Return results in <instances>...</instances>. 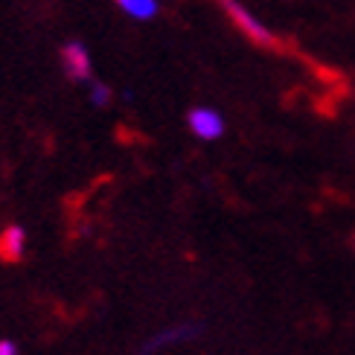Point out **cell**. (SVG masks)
<instances>
[{
    "mask_svg": "<svg viewBox=\"0 0 355 355\" xmlns=\"http://www.w3.org/2000/svg\"><path fill=\"white\" fill-rule=\"evenodd\" d=\"M187 125H189V131H192V135H196L198 140H207V143L218 140L221 135H225V128H227L225 116H221L216 108H210V105H196V108H189Z\"/></svg>",
    "mask_w": 355,
    "mask_h": 355,
    "instance_id": "3957f363",
    "label": "cell"
},
{
    "mask_svg": "<svg viewBox=\"0 0 355 355\" xmlns=\"http://www.w3.org/2000/svg\"><path fill=\"white\" fill-rule=\"evenodd\" d=\"M198 332H201L198 323H175V327H169V329H160L152 341H146L143 344V355H155L160 349H172L178 344H184V341H192Z\"/></svg>",
    "mask_w": 355,
    "mask_h": 355,
    "instance_id": "277c9868",
    "label": "cell"
},
{
    "mask_svg": "<svg viewBox=\"0 0 355 355\" xmlns=\"http://www.w3.org/2000/svg\"><path fill=\"white\" fill-rule=\"evenodd\" d=\"M24 250H26V233L18 225H12L0 233V259L3 262H21Z\"/></svg>",
    "mask_w": 355,
    "mask_h": 355,
    "instance_id": "5b68a950",
    "label": "cell"
},
{
    "mask_svg": "<svg viewBox=\"0 0 355 355\" xmlns=\"http://www.w3.org/2000/svg\"><path fill=\"white\" fill-rule=\"evenodd\" d=\"M58 62H62V70L70 82L76 85H87L94 79V58H91V50L85 47L82 41L70 38L62 44V50H58Z\"/></svg>",
    "mask_w": 355,
    "mask_h": 355,
    "instance_id": "7a4b0ae2",
    "label": "cell"
},
{
    "mask_svg": "<svg viewBox=\"0 0 355 355\" xmlns=\"http://www.w3.org/2000/svg\"><path fill=\"white\" fill-rule=\"evenodd\" d=\"M216 3L221 6V12L227 15V21L239 29V33L250 41L257 44V47H265V50H277L279 47V38L274 29L265 24L257 12H250L242 0H216Z\"/></svg>",
    "mask_w": 355,
    "mask_h": 355,
    "instance_id": "6da1fadb",
    "label": "cell"
},
{
    "mask_svg": "<svg viewBox=\"0 0 355 355\" xmlns=\"http://www.w3.org/2000/svg\"><path fill=\"white\" fill-rule=\"evenodd\" d=\"M114 6L131 21H155L160 15V0H114Z\"/></svg>",
    "mask_w": 355,
    "mask_h": 355,
    "instance_id": "8992f818",
    "label": "cell"
},
{
    "mask_svg": "<svg viewBox=\"0 0 355 355\" xmlns=\"http://www.w3.org/2000/svg\"><path fill=\"white\" fill-rule=\"evenodd\" d=\"M352 248H355V236H352Z\"/></svg>",
    "mask_w": 355,
    "mask_h": 355,
    "instance_id": "9c48e42d",
    "label": "cell"
},
{
    "mask_svg": "<svg viewBox=\"0 0 355 355\" xmlns=\"http://www.w3.org/2000/svg\"><path fill=\"white\" fill-rule=\"evenodd\" d=\"M87 99H91V105H96V108H108L114 102L111 85L99 82V79H91V82H87Z\"/></svg>",
    "mask_w": 355,
    "mask_h": 355,
    "instance_id": "52a82bcc",
    "label": "cell"
},
{
    "mask_svg": "<svg viewBox=\"0 0 355 355\" xmlns=\"http://www.w3.org/2000/svg\"><path fill=\"white\" fill-rule=\"evenodd\" d=\"M0 355H21V352H18V344L6 341V338H3V341H0Z\"/></svg>",
    "mask_w": 355,
    "mask_h": 355,
    "instance_id": "ba28073f",
    "label": "cell"
}]
</instances>
